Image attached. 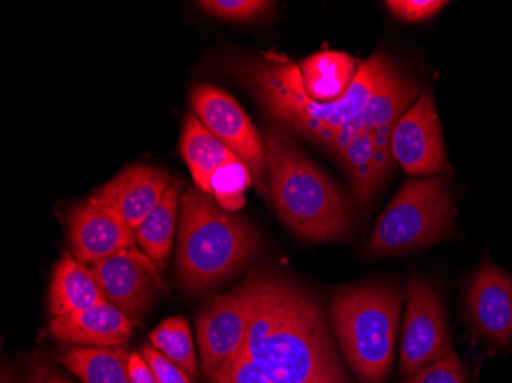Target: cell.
Segmentation results:
<instances>
[{
	"mask_svg": "<svg viewBox=\"0 0 512 383\" xmlns=\"http://www.w3.org/2000/svg\"><path fill=\"white\" fill-rule=\"evenodd\" d=\"M212 383H273L266 371L253 361L246 350L237 356L220 371Z\"/></svg>",
	"mask_w": 512,
	"mask_h": 383,
	"instance_id": "cell-25",
	"label": "cell"
},
{
	"mask_svg": "<svg viewBox=\"0 0 512 383\" xmlns=\"http://www.w3.org/2000/svg\"><path fill=\"white\" fill-rule=\"evenodd\" d=\"M250 316L252 289L249 278L237 289L209 302L198 315V347L204 374L211 382L243 350Z\"/></svg>",
	"mask_w": 512,
	"mask_h": 383,
	"instance_id": "cell-9",
	"label": "cell"
},
{
	"mask_svg": "<svg viewBox=\"0 0 512 383\" xmlns=\"http://www.w3.org/2000/svg\"><path fill=\"white\" fill-rule=\"evenodd\" d=\"M140 353L157 377L158 383H191L188 373L183 368L178 367L175 362L168 359L165 354H161L152 345H143Z\"/></svg>",
	"mask_w": 512,
	"mask_h": 383,
	"instance_id": "cell-28",
	"label": "cell"
},
{
	"mask_svg": "<svg viewBox=\"0 0 512 383\" xmlns=\"http://www.w3.org/2000/svg\"><path fill=\"white\" fill-rule=\"evenodd\" d=\"M447 313L430 282L413 275L408 281L402 333L401 374L405 380L451 353Z\"/></svg>",
	"mask_w": 512,
	"mask_h": 383,
	"instance_id": "cell-8",
	"label": "cell"
},
{
	"mask_svg": "<svg viewBox=\"0 0 512 383\" xmlns=\"http://www.w3.org/2000/svg\"><path fill=\"white\" fill-rule=\"evenodd\" d=\"M27 383H73L45 362H34L28 371Z\"/></svg>",
	"mask_w": 512,
	"mask_h": 383,
	"instance_id": "cell-29",
	"label": "cell"
},
{
	"mask_svg": "<svg viewBox=\"0 0 512 383\" xmlns=\"http://www.w3.org/2000/svg\"><path fill=\"white\" fill-rule=\"evenodd\" d=\"M2 383H8V382H7V376H5V374H4V379H2ZM10 383H11V382H10Z\"/></svg>",
	"mask_w": 512,
	"mask_h": 383,
	"instance_id": "cell-31",
	"label": "cell"
},
{
	"mask_svg": "<svg viewBox=\"0 0 512 383\" xmlns=\"http://www.w3.org/2000/svg\"><path fill=\"white\" fill-rule=\"evenodd\" d=\"M68 232L71 255L89 267L135 247L137 241L134 230L117 210L91 197L74 207Z\"/></svg>",
	"mask_w": 512,
	"mask_h": 383,
	"instance_id": "cell-12",
	"label": "cell"
},
{
	"mask_svg": "<svg viewBox=\"0 0 512 383\" xmlns=\"http://www.w3.org/2000/svg\"><path fill=\"white\" fill-rule=\"evenodd\" d=\"M152 347L183 368L188 376L197 374V356H195L194 339L191 327L181 316H172L161 322L151 334Z\"/></svg>",
	"mask_w": 512,
	"mask_h": 383,
	"instance_id": "cell-23",
	"label": "cell"
},
{
	"mask_svg": "<svg viewBox=\"0 0 512 383\" xmlns=\"http://www.w3.org/2000/svg\"><path fill=\"white\" fill-rule=\"evenodd\" d=\"M91 269L106 301L125 313L134 325L142 322L165 290L157 264L137 247L120 250Z\"/></svg>",
	"mask_w": 512,
	"mask_h": 383,
	"instance_id": "cell-10",
	"label": "cell"
},
{
	"mask_svg": "<svg viewBox=\"0 0 512 383\" xmlns=\"http://www.w3.org/2000/svg\"><path fill=\"white\" fill-rule=\"evenodd\" d=\"M261 236L249 221L224 209L198 187L181 195L175 273L181 289L204 293L243 269L260 252Z\"/></svg>",
	"mask_w": 512,
	"mask_h": 383,
	"instance_id": "cell-4",
	"label": "cell"
},
{
	"mask_svg": "<svg viewBox=\"0 0 512 383\" xmlns=\"http://www.w3.org/2000/svg\"><path fill=\"white\" fill-rule=\"evenodd\" d=\"M181 154L198 189L209 195H212V184L218 177L244 164L207 131L194 114H189L184 120Z\"/></svg>",
	"mask_w": 512,
	"mask_h": 383,
	"instance_id": "cell-17",
	"label": "cell"
},
{
	"mask_svg": "<svg viewBox=\"0 0 512 383\" xmlns=\"http://www.w3.org/2000/svg\"><path fill=\"white\" fill-rule=\"evenodd\" d=\"M129 359L131 353L126 345H68L59 353L60 364L80 377L83 383H131Z\"/></svg>",
	"mask_w": 512,
	"mask_h": 383,
	"instance_id": "cell-20",
	"label": "cell"
},
{
	"mask_svg": "<svg viewBox=\"0 0 512 383\" xmlns=\"http://www.w3.org/2000/svg\"><path fill=\"white\" fill-rule=\"evenodd\" d=\"M402 290L368 282L339 290L329 316L342 353L361 383H384L393 367Z\"/></svg>",
	"mask_w": 512,
	"mask_h": 383,
	"instance_id": "cell-5",
	"label": "cell"
},
{
	"mask_svg": "<svg viewBox=\"0 0 512 383\" xmlns=\"http://www.w3.org/2000/svg\"><path fill=\"white\" fill-rule=\"evenodd\" d=\"M336 158L347 171L356 198L362 204L368 203L381 186L376 172L375 148L368 132L362 129L348 141Z\"/></svg>",
	"mask_w": 512,
	"mask_h": 383,
	"instance_id": "cell-22",
	"label": "cell"
},
{
	"mask_svg": "<svg viewBox=\"0 0 512 383\" xmlns=\"http://www.w3.org/2000/svg\"><path fill=\"white\" fill-rule=\"evenodd\" d=\"M171 184L168 172L160 167L135 164L94 190L91 198L117 210L135 230L163 200Z\"/></svg>",
	"mask_w": 512,
	"mask_h": 383,
	"instance_id": "cell-15",
	"label": "cell"
},
{
	"mask_svg": "<svg viewBox=\"0 0 512 383\" xmlns=\"http://www.w3.org/2000/svg\"><path fill=\"white\" fill-rule=\"evenodd\" d=\"M388 11L402 22H425L447 7L445 0H388Z\"/></svg>",
	"mask_w": 512,
	"mask_h": 383,
	"instance_id": "cell-27",
	"label": "cell"
},
{
	"mask_svg": "<svg viewBox=\"0 0 512 383\" xmlns=\"http://www.w3.org/2000/svg\"><path fill=\"white\" fill-rule=\"evenodd\" d=\"M467 316L482 338L496 345L512 341V278L485 262L467 289Z\"/></svg>",
	"mask_w": 512,
	"mask_h": 383,
	"instance_id": "cell-14",
	"label": "cell"
},
{
	"mask_svg": "<svg viewBox=\"0 0 512 383\" xmlns=\"http://www.w3.org/2000/svg\"><path fill=\"white\" fill-rule=\"evenodd\" d=\"M417 94L419 88L416 83L405 79L398 69L391 65L362 111L365 131L370 135L375 148L376 172L381 184L387 178L393 163L391 135Z\"/></svg>",
	"mask_w": 512,
	"mask_h": 383,
	"instance_id": "cell-13",
	"label": "cell"
},
{
	"mask_svg": "<svg viewBox=\"0 0 512 383\" xmlns=\"http://www.w3.org/2000/svg\"><path fill=\"white\" fill-rule=\"evenodd\" d=\"M180 204V186L171 184L163 200L134 230L137 243L158 267H165L171 255Z\"/></svg>",
	"mask_w": 512,
	"mask_h": 383,
	"instance_id": "cell-21",
	"label": "cell"
},
{
	"mask_svg": "<svg viewBox=\"0 0 512 383\" xmlns=\"http://www.w3.org/2000/svg\"><path fill=\"white\" fill-rule=\"evenodd\" d=\"M267 187L279 218L306 241H335L352 232L347 198L284 129L266 126Z\"/></svg>",
	"mask_w": 512,
	"mask_h": 383,
	"instance_id": "cell-3",
	"label": "cell"
},
{
	"mask_svg": "<svg viewBox=\"0 0 512 383\" xmlns=\"http://www.w3.org/2000/svg\"><path fill=\"white\" fill-rule=\"evenodd\" d=\"M129 376L131 383H158L149 365L143 359L142 353H131L129 359Z\"/></svg>",
	"mask_w": 512,
	"mask_h": 383,
	"instance_id": "cell-30",
	"label": "cell"
},
{
	"mask_svg": "<svg viewBox=\"0 0 512 383\" xmlns=\"http://www.w3.org/2000/svg\"><path fill=\"white\" fill-rule=\"evenodd\" d=\"M454 213L453 194L444 177L408 178L379 217L367 252L391 256L434 246L453 232Z\"/></svg>",
	"mask_w": 512,
	"mask_h": 383,
	"instance_id": "cell-6",
	"label": "cell"
},
{
	"mask_svg": "<svg viewBox=\"0 0 512 383\" xmlns=\"http://www.w3.org/2000/svg\"><path fill=\"white\" fill-rule=\"evenodd\" d=\"M391 155L410 177H434L447 167L439 114L430 89L422 91L394 128Z\"/></svg>",
	"mask_w": 512,
	"mask_h": 383,
	"instance_id": "cell-11",
	"label": "cell"
},
{
	"mask_svg": "<svg viewBox=\"0 0 512 383\" xmlns=\"http://www.w3.org/2000/svg\"><path fill=\"white\" fill-rule=\"evenodd\" d=\"M48 331L54 338L69 344L117 347L131 338L134 324L119 308L106 301L88 310L51 319Z\"/></svg>",
	"mask_w": 512,
	"mask_h": 383,
	"instance_id": "cell-16",
	"label": "cell"
},
{
	"mask_svg": "<svg viewBox=\"0 0 512 383\" xmlns=\"http://www.w3.org/2000/svg\"><path fill=\"white\" fill-rule=\"evenodd\" d=\"M302 88L315 102H338L352 88L359 66L344 51H319L298 65Z\"/></svg>",
	"mask_w": 512,
	"mask_h": 383,
	"instance_id": "cell-19",
	"label": "cell"
},
{
	"mask_svg": "<svg viewBox=\"0 0 512 383\" xmlns=\"http://www.w3.org/2000/svg\"><path fill=\"white\" fill-rule=\"evenodd\" d=\"M243 66L256 99L270 117L327 149L333 137L364 111L391 63L384 54H373L359 66L358 76L347 94L327 105L315 102L306 94L295 63L264 59Z\"/></svg>",
	"mask_w": 512,
	"mask_h": 383,
	"instance_id": "cell-2",
	"label": "cell"
},
{
	"mask_svg": "<svg viewBox=\"0 0 512 383\" xmlns=\"http://www.w3.org/2000/svg\"><path fill=\"white\" fill-rule=\"evenodd\" d=\"M106 302L96 275L71 253H63L54 269L50 287V313L53 318L88 310Z\"/></svg>",
	"mask_w": 512,
	"mask_h": 383,
	"instance_id": "cell-18",
	"label": "cell"
},
{
	"mask_svg": "<svg viewBox=\"0 0 512 383\" xmlns=\"http://www.w3.org/2000/svg\"><path fill=\"white\" fill-rule=\"evenodd\" d=\"M191 103L204 128L246 164L261 194L269 192L266 143L240 103L212 85L195 86Z\"/></svg>",
	"mask_w": 512,
	"mask_h": 383,
	"instance_id": "cell-7",
	"label": "cell"
},
{
	"mask_svg": "<svg viewBox=\"0 0 512 383\" xmlns=\"http://www.w3.org/2000/svg\"><path fill=\"white\" fill-rule=\"evenodd\" d=\"M198 5L207 14L229 22L267 19L276 7L275 2L267 0H203Z\"/></svg>",
	"mask_w": 512,
	"mask_h": 383,
	"instance_id": "cell-24",
	"label": "cell"
},
{
	"mask_svg": "<svg viewBox=\"0 0 512 383\" xmlns=\"http://www.w3.org/2000/svg\"><path fill=\"white\" fill-rule=\"evenodd\" d=\"M244 350L273 383H350L315 296L284 276L253 273Z\"/></svg>",
	"mask_w": 512,
	"mask_h": 383,
	"instance_id": "cell-1",
	"label": "cell"
},
{
	"mask_svg": "<svg viewBox=\"0 0 512 383\" xmlns=\"http://www.w3.org/2000/svg\"><path fill=\"white\" fill-rule=\"evenodd\" d=\"M407 383H467V374L459 357L451 351L444 359L417 371Z\"/></svg>",
	"mask_w": 512,
	"mask_h": 383,
	"instance_id": "cell-26",
	"label": "cell"
}]
</instances>
